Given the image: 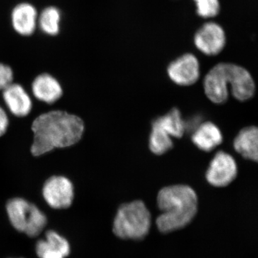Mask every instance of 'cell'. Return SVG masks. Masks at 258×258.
I'll list each match as a JSON object with an SVG mask.
<instances>
[{"label":"cell","instance_id":"30bf717a","mask_svg":"<svg viewBox=\"0 0 258 258\" xmlns=\"http://www.w3.org/2000/svg\"><path fill=\"white\" fill-rule=\"evenodd\" d=\"M3 91L5 104L13 115L25 117L30 113L32 100L23 86L17 83H11Z\"/></svg>","mask_w":258,"mask_h":258},{"label":"cell","instance_id":"ffe728a7","mask_svg":"<svg viewBox=\"0 0 258 258\" xmlns=\"http://www.w3.org/2000/svg\"><path fill=\"white\" fill-rule=\"evenodd\" d=\"M13 81V70L7 64L0 63V91H3Z\"/></svg>","mask_w":258,"mask_h":258},{"label":"cell","instance_id":"7a4b0ae2","mask_svg":"<svg viewBox=\"0 0 258 258\" xmlns=\"http://www.w3.org/2000/svg\"><path fill=\"white\" fill-rule=\"evenodd\" d=\"M207 97L215 104H223L228 99L229 92L240 101L253 97L255 84L252 76L244 68L232 63L217 64L204 79Z\"/></svg>","mask_w":258,"mask_h":258},{"label":"cell","instance_id":"8992f818","mask_svg":"<svg viewBox=\"0 0 258 258\" xmlns=\"http://www.w3.org/2000/svg\"><path fill=\"white\" fill-rule=\"evenodd\" d=\"M42 196L50 208L56 210L69 208L74 202V184L66 176H51L44 184Z\"/></svg>","mask_w":258,"mask_h":258},{"label":"cell","instance_id":"8fae6325","mask_svg":"<svg viewBox=\"0 0 258 258\" xmlns=\"http://www.w3.org/2000/svg\"><path fill=\"white\" fill-rule=\"evenodd\" d=\"M36 253L39 258H64L69 255V242L55 231H47L45 239L36 244Z\"/></svg>","mask_w":258,"mask_h":258},{"label":"cell","instance_id":"d6986e66","mask_svg":"<svg viewBox=\"0 0 258 258\" xmlns=\"http://www.w3.org/2000/svg\"><path fill=\"white\" fill-rule=\"evenodd\" d=\"M198 14L204 18H213L220 12L219 0H195Z\"/></svg>","mask_w":258,"mask_h":258},{"label":"cell","instance_id":"e0dca14e","mask_svg":"<svg viewBox=\"0 0 258 258\" xmlns=\"http://www.w3.org/2000/svg\"><path fill=\"white\" fill-rule=\"evenodd\" d=\"M171 137L160 126L152 123V132L149 136V147L151 152L160 156L169 152L173 148Z\"/></svg>","mask_w":258,"mask_h":258},{"label":"cell","instance_id":"44dd1931","mask_svg":"<svg viewBox=\"0 0 258 258\" xmlns=\"http://www.w3.org/2000/svg\"><path fill=\"white\" fill-rule=\"evenodd\" d=\"M9 125V118L5 110L0 106V137L4 135Z\"/></svg>","mask_w":258,"mask_h":258},{"label":"cell","instance_id":"4fadbf2b","mask_svg":"<svg viewBox=\"0 0 258 258\" xmlns=\"http://www.w3.org/2000/svg\"><path fill=\"white\" fill-rule=\"evenodd\" d=\"M12 23L15 31L20 35H31L37 27V10L29 3L17 5L12 13Z\"/></svg>","mask_w":258,"mask_h":258},{"label":"cell","instance_id":"2e32d148","mask_svg":"<svg viewBox=\"0 0 258 258\" xmlns=\"http://www.w3.org/2000/svg\"><path fill=\"white\" fill-rule=\"evenodd\" d=\"M153 123L160 126L171 137L180 139L184 136L186 128L185 120L178 108H174L166 114L158 117Z\"/></svg>","mask_w":258,"mask_h":258},{"label":"cell","instance_id":"52a82bcc","mask_svg":"<svg viewBox=\"0 0 258 258\" xmlns=\"http://www.w3.org/2000/svg\"><path fill=\"white\" fill-rule=\"evenodd\" d=\"M237 174V163L230 154L217 152L210 162L206 172L209 184L216 187H225L235 179Z\"/></svg>","mask_w":258,"mask_h":258},{"label":"cell","instance_id":"277c9868","mask_svg":"<svg viewBox=\"0 0 258 258\" xmlns=\"http://www.w3.org/2000/svg\"><path fill=\"white\" fill-rule=\"evenodd\" d=\"M151 223L152 217L145 204L136 200L123 204L118 209L113 222V233L124 240H141L149 233Z\"/></svg>","mask_w":258,"mask_h":258},{"label":"cell","instance_id":"9c48e42d","mask_svg":"<svg viewBox=\"0 0 258 258\" xmlns=\"http://www.w3.org/2000/svg\"><path fill=\"white\" fill-rule=\"evenodd\" d=\"M225 34L223 29L215 23L204 25L195 37V43L199 50L208 55L220 53L225 45Z\"/></svg>","mask_w":258,"mask_h":258},{"label":"cell","instance_id":"7c38bea8","mask_svg":"<svg viewBox=\"0 0 258 258\" xmlns=\"http://www.w3.org/2000/svg\"><path fill=\"white\" fill-rule=\"evenodd\" d=\"M32 91L37 100L47 104L58 101L63 93L58 81L47 74L40 75L34 80Z\"/></svg>","mask_w":258,"mask_h":258},{"label":"cell","instance_id":"5bb4252c","mask_svg":"<svg viewBox=\"0 0 258 258\" xmlns=\"http://www.w3.org/2000/svg\"><path fill=\"white\" fill-rule=\"evenodd\" d=\"M191 141L199 149L209 152L222 143L223 136L217 125L207 121L197 127L191 136Z\"/></svg>","mask_w":258,"mask_h":258},{"label":"cell","instance_id":"ba28073f","mask_svg":"<svg viewBox=\"0 0 258 258\" xmlns=\"http://www.w3.org/2000/svg\"><path fill=\"white\" fill-rule=\"evenodd\" d=\"M167 73L171 81L176 84L191 86L200 78V63L192 54H185L169 64Z\"/></svg>","mask_w":258,"mask_h":258},{"label":"cell","instance_id":"3957f363","mask_svg":"<svg viewBox=\"0 0 258 258\" xmlns=\"http://www.w3.org/2000/svg\"><path fill=\"white\" fill-rule=\"evenodd\" d=\"M157 204L162 212L157 219L158 229L168 233L191 222L198 212V195L188 185H171L159 191Z\"/></svg>","mask_w":258,"mask_h":258},{"label":"cell","instance_id":"ac0fdd59","mask_svg":"<svg viewBox=\"0 0 258 258\" xmlns=\"http://www.w3.org/2000/svg\"><path fill=\"white\" fill-rule=\"evenodd\" d=\"M60 10L55 7H48L42 10L39 17V26L47 35H57L60 30Z\"/></svg>","mask_w":258,"mask_h":258},{"label":"cell","instance_id":"6da1fadb","mask_svg":"<svg viewBox=\"0 0 258 258\" xmlns=\"http://www.w3.org/2000/svg\"><path fill=\"white\" fill-rule=\"evenodd\" d=\"M34 140L30 151L35 157L55 149L74 146L82 138L84 123L80 117L63 111H51L32 122Z\"/></svg>","mask_w":258,"mask_h":258},{"label":"cell","instance_id":"5b68a950","mask_svg":"<svg viewBox=\"0 0 258 258\" xmlns=\"http://www.w3.org/2000/svg\"><path fill=\"white\" fill-rule=\"evenodd\" d=\"M7 212L15 230L29 237L40 235L47 224V217L34 204L22 198H14L7 203Z\"/></svg>","mask_w":258,"mask_h":258},{"label":"cell","instance_id":"9a60e30c","mask_svg":"<svg viewBox=\"0 0 258 258\" xmlns=\"http://www.w3.org/2000/svg\"><path fill=\"white\" fill-rule=\"evenodd\" d=\"M236 152L244 159L257 161L258 130L256 126L245 127L239 132L233 142Z\"/></svg>","mask_w":258,"mask_h":258}]
</instances>
